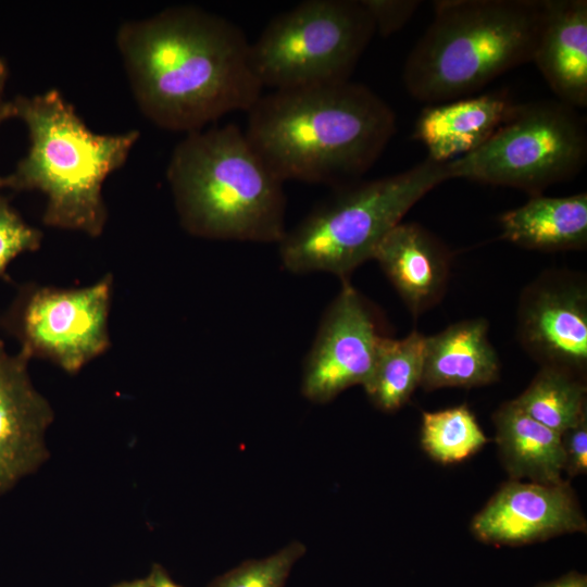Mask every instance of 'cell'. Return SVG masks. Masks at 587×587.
I'll list each match as a JSON object with an SVG mask.
<instances>
[{
  "instance_id": "10",
  "label": "cell",
  "mask_w": 587,
  "mask_h": 587,
  "mask_svg": "<svg viewBox=\"0 0 587 587\" xmlns=\"http://www.w3.org/2000/svg\"><path fill=\"white\" fill-rule=\"evenodd\" d=\"M324 312L304 360L302 394L327 402L354 385H364L387 337L374 305L348 279Z\"/></svg>"
},
{
  "instance_id": "22",
  "label": "cell",
  "mask_w": 587,
  "mask_h": 587,
  "mask_svg": "<svg viewBox=\"0 0 587 587\" xmlns=\"http://www.w3.org/2000/svg\"><path fill=\"white\" fill-rule=\"evenodd\" d=\"M487 442L488 438L466 404L422 414L421 445L437 462H461Z\"/></svg>"
},
{
  "instance_id": "1",
  "label": "cell",
  "mask_w": 587,
  "mask_h": 587,
  "mask_svg": "<svg viewBox=\"0 0 587 587\" xmlns=\"http://www.w3.org/2000/svg\"><path fill=\"white\" fill-rule=\"evenodd\" d=\"M116 45L139 109L163 129H203L248 112L262 96L243 30L201 8L174 5L125 22Z\"/></svg>"
},
{
  "instance_id": "14",
  "label": "cell",
  "mask_w": 587,
  "mask_h": 587,
  "mask_svg": "<svg viewBox=\"0 0 587 587\" xmlns=\"http://www.w3.org/2000/svg\"><path fill=\"white\" fill-rule=\"evenodd\" d=\"M373 260L414 317L444 297L452 255L448 247L422 225L400 222L379 242Z\"/></svg>"
},
{
  "instance_id": "13",
  "label": "cell",
  "mask_w": 587,
  "mask_h": 587,
  "mask_svg": "<svg viewBox=\"0 0 587 587\" xmlns=\"http://www.w3.org/2000/svg\"><path fill=\"white\" fill-rule=\"evenodd\" d=\"M27 363L0 340V495L48 459L45 434L53 411L33 386Z\"/></svg>"
},
{
  "instance_id": "18",
  "label": "cell",
  "mask_w": 587,
  "mask_h": 587,
  "mask_svg": "<svg viewBox=\"0 0 587 587\" xmlns=\"http://www.w3.org/2000/svg\"><path fill=\"white\" fill-rule=\"evenodd\" d=\"M501 237L519 247L544 252L583 250L587 245V193L532 196L499 216Z\"/></svg>"
},
{
  "instance_id": "23",
  "label": "cell",
  "mask_w": 587,
  "mask_h": 587,
  "mask_svg": "<svg viewBox=\"0 0 587 587\" xmlns=\"http://www.w3.org/2000/svg\"><path fill=\"white\" fill-rule=\"evenodd\" d=\"M304 552L303 544L291 541L271 555L238 564L215 577L208 587H285Z\"/></svg>"
},
{
  "instance_id": "26",
  "label": "cell",
  "mask_w": 587,
  "mask_h": 587,
  "mask_svg": "<svg viewBox=\"0 0 587 587\" xmlns=\"http://www.w3.org/2000/svg\"><path fill=\"white\" fill-rule=\"evenodd\" d=\"M564 472L570 477L587 471V414L561 434Z\"/></svg>"
},
{
  "instance_id": "6",
  "label": "cell",
  "mask_w": 587,
  "mask_h": 587,
  "mask_svg": "<svg viewBox=\"0 0 587 587\" xmlns=\"http://www.w3.org/2000/svg\"><path fill=\"white\" fill-rule=\"evenodd\" d=\"M450 179L446 163L426 158L401 173L334 189L278 242L285 270L348 279L373 259L383 238L430 190Z\"/></svg>"
},
{
  "instance_id": "3",
  "label": "cell",
  "mask_w": 587,
  "mask_h": 587,
  "mask_svg": "<svg viewBox=\"0 0 587 587\" xmlns=\"http://www.w3.org/2000/svg\"><path fill=\"white\" fill-rule=\"evenodd\" d=\"M166 177L179 222L193 236L278 243L286 233L284 182L236 124L186 134Z\"/></svg>"
},
{
  "instance_id": "15",
  "label": "cell",
  "mask_w": 587,
  "mask_h": 587,
  "mask_svg": "<svg viewBox=\"0 0 587 587\" xmlns=\"http://www.w3.org/2000/svg\"><path fill=\"white\" fill-rule=\"evenodd\" d=\"M544 17L532 62L557 100L587 107V1L544 0Z\"/></svg>"
},
{
  "instance_id": "11",
  "label": "cell",
  "mask_w": 587,
  "mask_h": 587,
  "mask_svg": "<svg viewBox=\"0 0 587 587\" xmlns=\"http://www.w3.org/2000/svg\"><path fill=\"white\" fill-rule=\"evenodd\" d=\"M517 338L541 366L584 378L587 370V285L582 274L551 270L521 294Z\"/></svg>"
},
{
  "instance_id": "16",
  "label": "cell",
  "mask_w": 587,
  "mask_h": 587,
  "mask_svg": "<svg viewBox=\"0 0 587 587\" xmlns=\"http://www.w3.org/2000/svg\"><path fill=\"white\" fill-rule=\"evenodd\" d=\"M513 105L504 91L428 104L416 120L413 138L424 145L428 159L448 163L483 145Z\"/></svg>"
},
{
  "instance_id": "21",
  "label": "cell",
  "mask_w": 587,
  "mask_h": 587,
  "mask_svg": "<svg viewBox=\"0 0 587 587\" xmlns=\"http://www.w3.org/2000/svg\"><path fill=\"white\" fill-rule=\"evenodd\" d=\"M513 401L532 419L559 434L587 414L585 379L550 366H541Z\"/></svg>"
},
{
  "instance_id": "25",
  "label": "cell",
  "mask_w": 587,
  "mask_h": 587,
  "mask_svg": "<svg viewBox=\"0 0 587 587\" xmlns=\"http://www.w3.org/2000/svg\"><path fill=\"white\" fill-rule=\"evenodd\" d=\"M369 12L375 32L388 37L401 30L419 9L417 0H361Z\"/></svg>"
},
{
  "instance_id": "20",
  "label": "cell",
  "mask_w": 587,
  "mask_h": 587,
  "mask_svg": "<svg viewBox=\"0 0 587 587\" xmlns=\"http://www.w3.org/2000/svg\"><path fill=\"white\" fill-rule=\"evenodd\" d=\"M425 338L412 330L401 339L387 336L382 341L373 371L363 385L375 407L386 412L396 411L421 385Z\"/></svg>"
},
{
  "instance_id": "24",
  "label": "cell",
  "mask_w": 587,
  "mask_h": 587,
  "mask_svg": "<svg viewBox=\"0 0 587 587\" xmlns=\"http://www.w3.org/2000/svg\"><path fill=\"white\" fill-rule=\"evenodd\" d=\"M42 234L28 225L9 200L0 195V277L18 254L37 250Z\"/></svg>"
},
{
  "instance_id": "31",
  "label": "cell",
  "mask_w": 587,
  "mask_h": 587,
  "mask_svg": "<svg viewBox=\"0 0 587 587\" xmlns=\"http://www.w3.org/2000/svg\"><path fill=\"white\" fill-rule=\"evenodd\" d=\"M5 187H8L7 177L5 176H0V190L2 188H5Z\"/></svg>"
},
{
  "instance_id": "2",
  "label": "cell",
  "mask_w": 587,
  "mask_h": 587,
  "mask_svg": "<svg viewBox=\"0 0 587 587\" xmlns=\"http://www.w3.org/2000/svg\"><path fill=\"white\" fill-rule=\"evenodd\" d=\"M247 113L245 135L275 175L333 189L359 182L397 129L389 104L351 80L262 93Z\"/></svg>"
},
{
  "instance_id": "17",
  "label": "cell",
  "mask_w": 587,
  "mask_h": 587,
  "mask_svg": "<svg viewBox=\"0 0 587 587\" xmlns=\"http://www.w3.org/2000/svg\"><path fill=\"white\" fill-rule=\"evenodd\" d=\"M483 317L463 320L426 336L421 385L425 390L475 387L499 378L500 361Z\"/></svg>"
},
{
  "instance_id": "30",
  "label": "cell",
  "mask_w": 587,
  "mask_h": 587,
  "mask_svg": "<svg viewBox=\"0 0 587 587\" xmlns=\"http://www.w3.org/2000/svg\"><path fill=\"white\" fill-rule=\"evenodd\" d=\"M113 587H150V583L147 576L145 578L123 582V583L114 585Z\"/></svg>"
},
{
  "instance_id": "12",
  "label": "cell",
  "mask_w": 587,
  "mask_h": 587,
  "mask_svg": "<svg viewBox=\"0 0 587 587\" xmlns=\"http://www.w3.org/2000/svg\"><path fill=\"white\" fill-rule=\"evenodd\" d=\"M570 484L510 480L473 517L472 533L486 544L522 546L586 530Z\"/></svg>"
},
{
  "instance_id": "28",
  "label": "cell",
  "mask_w": 587,
  "mask_h": 587,
  "mask_svg": "<svg viewBox=\"0 0 587 587\" xmlns=\"http://www.w3.org/2000/svg\"><path fill=\"white\" fill-rule=\"evenodd\" d=\"M8 65L4 59L0 58V125L12 117L11 100L4 98V88L8 79Z\"/></svg>"
},
{
  "instance_id": "5",
  "label": "cell",
  "mask_w": 587,
  "mask_h": 587,
  "mask_svg": "<svg viewBox=\"0 0 587 587\" xmlns=\"http://www.w3.org/2000/svg\"><path fill=\"white\" fill-rule=\"evenodd\" d=\"M402 71L408 93L436 104L465 98L532 61L544 0H438Z\"/></svg>"
},
{
  "instance_id": "29",
  "label": "cell",
  "mask_w": 587,
  "mask_h": 587,
  "mask_svg": "<svg viewBox=\"0 0 587 587\" xmlns=\"http://www.w3.org/2000/svg\"><path fill=\"white\" fill-rule=\"evenodd\" d=\"M150 587H180L168 575V573L159 564H154L148 575Z\"/></svg>"
},
{
  "instance_id": "8",
  "label": "cell",
  "mask_w": 587,
  "mask_h": 587,
  "mask_svg": "<svg viewBox=\"0 0 587 587\" xmlns=\"http://www.w3.org/2000/svg\"><path fill=\"white\" fill-rule=\"evenodd\" d=\"M587 160V128L576 109L559 100L514 103L477 149L446 163L450 179L516 188L538 196L575 177Z\"/></svg>"
},
{
  "instance_id": "27",
  "label": "cell",
  "mask_w": 587,
  "mask_h": 587,
  "mask_svg": "<svg viewBox=\"0 0 587 587\" xmlns=\"http://www.w3.org/2000/svg\"><path fill=\"white\" fill-rule=\"evenodd\" d=\"M535 587H587V576L572 571L553 580L540 583Z\"/></svg>"
},
{
  "instance_id": "7",
  "label": "cell",
  "mask_w": 587,
  "mask_h": 587,
  "mask_svg": "<svg viewBox=\"0 0 587 587\" xmlns=\"http://www.w3.org/2000/svg\"><path fill=\"white\" fill-rule=\"evenodd\" d=\"M375 33L361 0L302 1L251 42V65L274 90L347 82Z\"/></svg>"
},
{
  "instance_id": "19",
  "label": "cell",
  "mask_w": 587,
  "mask_h": 587,
  "mask_svg": "<svg viewBox=\"0 0 587 587\" xmlns=\"http://www.w3.org/2000/svg\"><path fill=\"white\" fill-rule=\"evenodd\" d=\"M492 419L499 453L512 479L540 484L564 480L561 434L532 419L513 400L501 404Z\"/></svg>"
},
{
  "instance_id": "9",
  "label": "cell",
  "mask_w": 587,
  "mask_h": 587,
  "mask_svg": "<svg viewBox=\"0 0 587 587\" xmlns=\"http://www.w3.org/2000/svg\"><path fill=\"white\" fill-rule=\"evenodd\" d=\"M112 276L84 288L26 285L2 319L28 360L51 361L76 374L110 346Z\"/></svg>"
},
{
  "instance_id": "4",
  "label": "cell",
  "mask_w": 587,
  "mask_h": 587,
  "mask_svg": "<svg viewBox=\"0 0 587 587\" xmlns=\"http://www.w3.org/2000/svg\"><path fill=\"white\" fill-rule=\"evenodd\" d=\"M11 108L28 130L29 148L5 176L8 187L47 197L45 225L99 236L108 218L103 183L124 165L139 133H93L58 89L17 96Z\"/></svg>"
}]
</instances>
